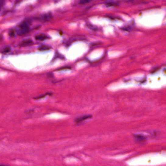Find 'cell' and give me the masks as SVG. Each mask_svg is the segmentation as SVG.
Wrapping results in <instances>:
<instances>
[{"instance_id":"6da1fadb","label":"cell","mask_w":166,"mask_h":166,"mask_svg":"<svg viewBox=\"0 0 166 166\" xmlns=\"http://www.w3.org/2000/svg\"><path fill=\"white\" fill-rule=\"evenodd\" d=\"M29 27H28L19 26L18 30L17 32L19 35L22 36L27 34L29 32Z\"/></svg>"},{"instance_id":"7a4b0ae2","label":"cell","mask_w":166,"mask_h":166,"mask_svg":"<svg viewBox=\"0 0 166 166\" xmlns=\"http://www.w3.org/2000/svg\"><path fill=\"white\" fill-rule=\"evenodd\" d=\"M52 17V15L50 13H49L45 14L43 15V16H41L40 17L41 21H44V22H47L51 19Z\"/></svg>"},{"instance_id":"3957f363","label":"cell","mask_w":166,"mask_h":166,"mask_svg":"<svg viewBox=\"0 0 166 166\" xmlns=\"http://www.w3.org/2000/svg\"><path fill=\"white\" fill-rule=\"evenodd\" d=\"M92 117V115H86L84 116H80L79 118H76V119L75 121L76 123L80 122L82 121H84V120H87L88 119L91 118Z\"/></svg>"},{"instance_id":"277c9868","label":"cell","mask_w":166,"mask_h":166,"mask_svg":"<svg viewBox=\"0 0 166 166\" xmlns=\"http://www.w3.org/2000/svg\"><path fill=\"white\" fill-rule=\"evenodd\" d=\"M33 42L31 40H26L23 41L22 43L20 44V46L22 47H24V46H29L33 44Z\"/></svg>"},{"instance_id":"5b68a950","label":"cell","mask_w":166,"mask_h":166,"mask_svg":"<svg viewBox=\"0 0 166 166\" xmlns=\"http://www.w3.org/2000/svg\"><path fill=\"white\" fill-rule=\"evenodd\" d=\"M134 137L139 141H143L147 139V137L142 135H135Z\"/></svg>"},{"instance_id":"8992f818","label":"cell","mask_w":166,"mask_h":166,"mask_svg":"<svg viewBox=\"0 0 166 166\" xmlns=\"http://www.w3.org/2000/svg\"><path fill=\"white\" fill-rule=\"evenodd\" d=\"M48 36L44 34H39L35 37V39L37 40L44 41L45 39H48Z\"/></svg>"},{"instance_id":"52a82bcc","label":"cell","mask_w":166,"mask_h":166,"mask_svg":"<svg viewBox=\"0 0 166 166\" xmlns=\"http://www.w3.org/2000/svg\"><path fill=\"white\" fill-rule=\"evenodd\" d=\"M51 48L50 46H48V45H42L39 47V50L40 51H46V50H49Z\"/></svg>"},{"instance_id":"ba28073f","label":"cell","mask_w":166,"mask_h":166,"mask_svg":"<svg viewBox=\"0 0 166 166\" xmlns=\"http://www.w3.org/2000/svg\"><path fill=\"white\" fill-rule=\"evenodd\" d=\"M92 0H79V4L81 5H85V4H88L89 2H91Z\"/></svg>"},{"instance_id":"9c48e42d","label":"cell","mask_w":166,"mask_h":166,"mask_svg":"<svg viewBox=\"0 0 166 166\" xmlns=\"http://www.w3.org/2000/svg\"><path fill=\"white\" fill-rule=\"evenodd\" d=\"M118 3L115 2H107L106 4V5L108 7H111V6H115L116 5H118Z\"/></svg>"},{"instance_id":"30bf717a","label":"cell","mask_w":166,"mask_h":166,"mask_svg":"<svg viewBox=\"0 0 166 166\" xmlns=\"http://www.w3.org/2000/svg\"><path fill=\"white\" fill-rule=\"evenodd\" d=\"M159 69V67H156V68H154V69H153L151 71H150V73H154L157 71Z\"/></svg>"},{"instance_id":"8fae6325","label":"cell","mask_w":166,"mask_h":166,"mask_svg":"<svg viewBox=\"0 0 166 166\" xmlns=\"http://www.w3.org/2000/svg\"><path fill=\"white\" fill-rule=\"evenodd\" d=\"M5 3V0H0V7L4 6Z\"/></svg>"},{"instance_id":"7c38bea8","label":"cell","mask_w":166,"mask_h":166,"mask_svg":"<svg viewBox=\"0 0 166 166\" xmlns=\"http://www.w3.org/2000/svg\"><path fill=\"white\" fill-rule=\"evenodd\" d=\"M10 50V48H5V49H4V51H3V52L4 53H7L9 52Z\"/></svg>"},{"instance_id":"4fadbf2b","label":"cell","mask_w":166,"mask_h":166,"mask_svg":"<svg viewBox=\"0 0 166 166\" xmlns=\"http://www.w3.org/2000/svg\"><path fill=\"white\" fill-rule=\"evenodd\" d=\"M88 26L89 27V28H90V29H92V30L96 29V27L94 26H91V25H90V24H88Z\"/></svg>"},{"instance_id":"5bb4252c","label":"cell","mask_w":166,"mask_h":166,"mask_svg":"<svg viewBox=\"0 0 166 166\" xmlns=\"http://www.w3.org/2000/svg\"><path fill=\"white\" fill-rule=\"evenodd\" d=\"M69 68H70V67H63V68H60V69H58V70H63V69H69Z\"/></svg>"}]
</instances>
